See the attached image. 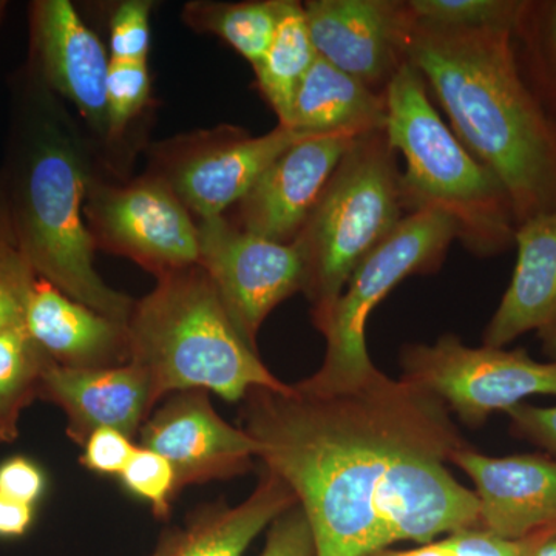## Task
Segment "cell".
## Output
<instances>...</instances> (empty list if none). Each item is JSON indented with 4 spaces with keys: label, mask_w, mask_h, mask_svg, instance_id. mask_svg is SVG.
I'll use <instances>...</instances> for the list:
<instances>
[{
    "label": "cell",
    "mask_w": 556,
    "mask_h": 556,
    "mask_svg": "<svg viewBox=\"0 0 556 556\" xmlns=\"http://www.w3.org/2000/svg\"><path fill=\"white\" fill-rule=\"evenodd\" d=\"M241 402V428L294 493L317 556H368L479 529L477 495L447 467L466 438L415 383L376 368L327 393L255 388Z\"/></svg>",
    "instance_id": "1"
},
{
    "label": "cell",
    "mask_w": 556,
    "mask_h": 556,
    "mask_svg": "<svg viewBox=\"0 0 556 556\" xmlns=\"http://www.w3.org/2000/svg\"><path fill=\"white\" fill-rule=\"evenodd\" d=\"M405 54L450 129L506 190L517 226L556 211V123L522 76L514 31L415 20Z\"/></svg>",
    "instance_id": "2"
},
{
    "label": "cell",
    "mask_w": 556,
    "mask_h": 556,
    "mask_svg": "<svg viewBox=\"0 0 556 556\" xmlns=\"http://www.w3.org/2000/svg\"><path fill=\"white\" fill-rule=\"evenodd\" d=\"M94 177L87 144L60 98L25 65L11 79L5 164L0 172L17 252L36 276L127 324L135 300L109 287L94 269L84 201Z\"/></svg>",
    "instance_id": "3"
},
{
    "label": "cell",
    "mask_w": 556,
    "mask_h": 556,
    "mask_svg": "<svg viewBox=\"0 0 556 556\" xmlns=\"http://www.w3.org/2000/svg\"><path fill=\"white\" fill-rule=\"evenodd\" d=\"M127 328L129 362L148 376L160 402L189 390L241 402L255 388H289L241 338L200 265L156 278L135 302Z\"/></svg>",
    "instance_id": "4"
},
{
    "label": "cell",
    "mask_w": 556,
    "mask_h": 556,
    "mask_svg": "<svg viewBox=\"0 0 556 556\" xmlns=\"http://www.w3.org/2000/svg\"><path fill=\"white\" fill-rule=\"evenodd\" d=\"M386 135L405 161L402 192L408 214L433 208L452 219L456 239L479 257L515 247L506 190L433 108L420 73L405 62L386 90Z\"/></svg>",
    "instance_id": "5"
},
{
    "label": "cell",
    "mask_w": 556,
    "mask_h": 556,
    "mask_svg": "<svg viewBox=\"0 0 556 556\" xmlns=\"http://www.w3.org/2000/svg\"><path fill=\"white\" fill-rule=\"evenodd\" d=\"M402 170L386 130L361 135L298 239L313 324L327 317L357 266L407 217Z\"/></svg>",
    "instance_id": "6"
},
{
    "label": "cell",
    "mask_w": 556,
    "mask_h": 556,
    "mask_svg": "<svg viewBox=\"0 0 556 556\" xmlns=\"http://www.w3.org/2000/svg\"><path fill=\"white\" fill-rule=\"evenodd\" d=\"M455 240V225L442 212L424 208L402 219L357 266L327 317L314 325L327 339V353L321 367L295 386L327 393L371 375L376 367L368 354L365 328L372 311L405 278L441 268Z\"/></svg>",
    "instance_id": "7"
},
{
    "label": "cell",
    "mask_w": 556,
    "mask_h": 556,
    "mask_svg": "<svg viewBox=\"0 0 556 556\" xmlns=\"http://www.w3.org/2000/svg\"><path fill=\"white\" fill-rule=\"evenodd\" d=\"M401 365L402 379L433 394L468 427H481L526 397L556 396V361L538 362L526 350L471 348L452 334L433 345L405 346Z\"/></svg>",
    "instance_id": "8"
},
{
    "label": "cell",
    "mask_w": 556,
    "mask_h": 556,
    "mask_svg": "<svg viewBox=\"0 0 556 556\" xmlns=\"http://www.w3.org/2000/svg\"><path fill=\"white\" fill-rule=\"evenodd\" d=\"M84 217L97 249L129 258L156 278L199 265V223L169 186L148 172L123 185L94 175Z\"/></svg>",
    "instance_id": "9"
},
{
    "label": "cell",
    "mask_w": 556,
    "mask_h": 556,
    "mask_svg": "<svg viewBox=\"0 0 556 556\" xmlns=\"http://www.w3.org/2000/svg\"><path fill=\"white\" fill-rule=\"evenodd\" d=\"M308 137L281 124L262 137L230 126L197 130L156 144L148 174L163 179L195 219L219 217L277 156Z\"/></svg>",
    "instance_id": "10"
},
{
    "label": "cell",
    "mask_w": 556,
    "mask_h": 556,
    "mask_svg": "<svg viewBox=\"0 0 556 556\" xmlns=\"http://www.w3.org/2000/svg\"><path fill=\"white\" fill-rule=\"evenodd\" d=\"M197 223L199 265L233 327L258 351V332L269 314L305 289L299 249L241 229L226 215Z\"/></svg>",
    "instance_id": "11"
},
{
    "label": "cell",
    "mask_w": 556,
    "mask_h": 556,
    "mask_svg": "<svg viewBox=\"0 0 556 556\" xmlns=\"http://www.w3.org/2000/svg\"><path fill=\"white\" fill-rule=\"evenodd\" d=\"M163 401L139 430V445L169 460L179 490L252 470L257 442L218 415L207 391H179Z\"/></svg>",
    "instance_id": "12"
},
{
    "label": "cell",
    "mask_w": 556,
    "mask_h": 556,
    "mask_svg": "<svg viewBox=\"0 0 556 556\" xmlns=\"http://www.w3.org/2000/svg\"><path fill=\"white\" fill-rule=\"evenodd\" d=\"M27 67L54 94L70 102L97 137L109 141L110 54L68 0L30 3Z\"/></svg>",
    "instance_id": "13"
},
{
    "label": "cell",
    "mask_w": 556,
    "mask_h": 556,
    "mask_svg": "<svg viewBox=\"0 0 556 556\" xmlns=\"http://www.w3.org/2000/svg\"><path fill=\"white\" fill-rule=\"evenodd\" d=\"M303 11L317 56L386 93L407 62L405 47L415 24L408 2L309 0Z\"/></svg>",
    "instance_id": "14"
},
{
    "label": "cell",
    "mask_w": 556,
    "mask_h": 556,
    "mask_svg": "<svg viewBox=\"0 0 556 556\" xmlns=\"http://www.w3.org/2000/svg\"><path fill=\"white\" fill-rule=\"evenodd\" d=\"M357 135H313L285 150L237 204L241 229L292 243Z\"/></svg>",
    "instance_id": "15"
},
{
    "label": "cell",
    "mask_w": 556,
    "mask_h": 556,
    "mask_svg": "<svg viewBox=\"0 0 556 556\" xmlns=\"http://www.w3.org/2000/svg\"><path fill=\"white\" fill-rule=\"evenodd\" d=\"M452 464L473 481L479 529L508 541L556 532L555 457H492L468 445Z\"/></svg>",
    "instance_id": "16"
},
{
    "label": "cell",
    "mask_w": 556,
    "mask_h": 556,
    "mask_svg": "<svg viewBox=\"0 0 556 556\" xmlns=\"http://www.w3.org/2000/svg\"><path fill=\"white\" fill-rule=\"evenodd\" d=\"M39 399L64 412L67 437L79 447L101 428L137 438L160 402L148 376L130 362L101 369L65 368L50 362L40 379Z\"/></svg>",
    "instance_id": "17"
},
{
    "label": "cell",
    "mask_w": 556,
    "mask_h": 556,
    "mask_svg": "<svg viewBox=\"0 0 556 556\" xmlns=\"http://www.w3.org/2000/svg\"><path fill=\"white\" fill-rule=\"evenodd\" d=\"M515 247L514 276L482 340L485 346L504 348L536 332L556 361V211L518 225Z\"/></svg>",
    "instance_id": "18"
},
{
    "label": "cell",
    "mask_w": 556,
    "mask_h": 556,
    "mask_svg": "<svg viewBox=\"0 0 556 556\" xmlns=\"http://www.w3.org/2000/svg\"><path fill=\"white\" fill-rule=\"evenodd\" d=\"M25 329L53 364L101 369L129 364V328L36 278Z\"/></svg>",
    "instance_id": "19"
},
{
    "label": "cell",
    "mask_w": 556,
    "mask_h": 556,
    "mask_svg": "<svg viewBox=\"0 0 556 556\" xmlns=\"http://www.w3.org/2000/svg\"><path fill=\"white\" fill-rule=\"evenodd\" d=\"M298 504L280 478L263 468L258 484L237 506L218 500L166 530L149 556H243L255 538Z\"/></svg>",
    "instance_id": "20"
},
{
    "label": "cell",
    "mask_w": 556,
    "mask_h": 556,
    "mask_svg": "<svg viewBox=\"0 0 556 556\" xmlns=\"http://www.w3.org/2000/svg\"><path fill=\"white\" fill-rule=\"evenodd\" d=\"M386 93L372 90L317 58L300 84L287 126L303 134H371L386 130Z\"/></svg>",
    "instance_id": "21"
},
{
    "label": "cell",
    "mask_w": 556,
    "mask_h": 556,
    "mask_svg": "<svg viewBox=\"0 0 556 556\" xmlns=\"http://www.w3.org/2000/svg\"><path fill=\"white\" fill-rule=\"evenodd\" d=\"M317 58L303 3L285 0L273 40L254 68L258 89L281 126H287L300 84Z\"/></svg>",
    "instance_id": "22"
},
{
    "label": "cell",
    "mask_w": 556,
    "mask_h": 556,
    "mask_svg": "<svg viewBox=\"0 0 556 556\" xmlns=\"http://www.w3.org/2000/svg\"><path fill=\"white\" fill-rule=\"evenodd\" d=\"M283 7L285 0H193L186 3L181 20L197 33L217 36L255 68L268 50Z\"/></svg>",
    "instance_id": "23"
},
{
    "label": "cell",
    "mask_w": 556,
    "mask_h": 556,
    "mask_svg": "<svg viewBox=\"0 0 556 556\" xmlns=\"http://www.w3.org/2000/svg\"><path fill=\"white\" fill-rule=\"evenodd\" d=\"M50 362L25 327L0 334V444L20 437L22 412L39 399Z\"/></svg>",
    "instance_id": "24"
},
{
    "label": "cell",
    "mask_w": 556,
    "mask_h": 556,
    "mask_svg": "<svg viewBox=\"0 0 556 556\" xmlns=\"http://www.w3.org/2000/svg\"><path fill=\"white\" fill-rule=\"evenodd\" d=\"M514 40L522 76L556 123V0H526Z\"/></svg>",
    "instance_id": "25"
},
{
    "label": "cell",
    "mask_w": 556,
    "mask_h": 556,
    "mask_svg": "<svg viewBox=\"0 0 556 556\" xmlns=\"http://www.w3.org/2000/svg\"><path fill=\"white\" fill-rule=\"evenodd\" d=\"M408 5L415 20L430 27L515 31L526 0H409Z\"/></svg>",
    "instance_id": "26"
},
{
    "label": "cell",
    "mask_w": 556,
    "mask_h": 556,
    "mask_svg": "<svg viewBox=\"0 0 556 556\" xmlns=\"http://www.w3.org/2000/svg\"><path fill=\"white\" fill-rule=\"evenodd\" d=\"M118 479L127 493L149 504L153 517L161 521L169 519L175 497L181 490L166 457L138 444Z\"/></svg>",
    "instance_id": "27"
},
{
    "label": "cell",
    "mask_w": 556,
    "mask_h": 556,
    "mask_svg": "<svg viewBox=\"0 0 556 556\" xmlns=\"http://www.w3.org/2000/svg\"><path fill=\"white\" fill-rule=\"evenodd\" d=\"M152 93L148 62L110 61L108 78L109 144L118 141L148 109Z\"/></svg>",
    "instance_id": "28"
},
{
    "label": "cell",
    "mask_w": 556,
    "mask_h": 556,
    "mask_svg": "<svg viewBox=\"0 0 556 556\" xmlns=\"http://www.w3.org/2000/svg\"><path fill=\"white\" fill-rule=\"evenodd\" d=\"M556 532L538 533L521 541H508L482 529H467L450 533L408 551L375 552L368 556H527L541 540Z\"/></svg>",
    "instance_id": "29"
},
{
    "label": "cell",
    "mask_w": 556,
    "mask_h": 556,
    "mask_svg": "<svg viewBox=\"0 0 556 556\" xmlns=\"http://www.w3.org/2000/svg\"><path fill=\"white\" fill-rule=\"evenodd\" d=\"M152 9L149 0H127L116 7L110 20V61L148 62Z\"/></svg>",
    "instance_id": "30"
},
{
    "label": "cell",
    "mask_w": 556,
    "mask_h": 556,
    "mask_svg": "<svg viewBox=\"0 0 556 556\" xmlns=\"http://www.w3.org/2000/svg\"><path fill=\"white\" fill-rule=\"evenodd\" d=\"M35 270L20 252L0 255V334L25 327Z\"/></svg>",
    "instance_id": "31"
},
{
    "label": "cell",
    "mask_w": 556,
    "mask_h": 556,
    "mask_svg": "<svg viewBox=\"0 0 556 556\" xmlns=\"http://www.w3.org/2000/svg\"><path fill=\"white\" fill-rule=\"evenodd\" d=\"M134 439L113 428L93 431L83 445L80 466L100 477L118 478L137 450Z\"/></svg>",
    "instance_id": "32"
},
{
    "label": "cell",
    "mask_w": 556,
    "mask_h": 556,
    "mask_svg": "<svg viewBox=\"0 0 556 556\" xmlns=\"http://www.w3.org/2000/svg\"><path fill=\"white\" fill-rule=\"evenodd\" d=\"M260 556H317L308 519L299 504L281 514L269 526Z\"/></svg>",
    "instance_id": "33"
},
{
    "label": "cell",
    "mask_w": 556,
    "mask_h": 556,
    "mask_svg": "<svg viewBox=\"0 0 556 556\" xmlns=\"http://www.w3.org/2000/svg\"><path fill=\"white\" fill-rule=\"evenodd\" d=\"M49 489V478L36 460L11 456L0 463V495L38 507Z\"/></svg>",
    "instance_id": "34"
},
{
    "label": "cell",
    "mask_w": 556,
    "mask_h": 556,
    "mask_svg": "<svg viewBox=\"0 0 556 556\" xmlns=\"http://www.w3.org/2000/svg\"><path fill=\"white\" fill-rule=\"evenodd\" d=\"M506 413L515 437L546 450L556 459V407H535L522 402Z\"/></svg>",
    "instance_id": "35"
},
{
    "label": "cell",
    "mask_w": 556,
    "mask_h": 556,
    "mask_svg": "<svg viewBox=\"0 0 556 556\" xmlns=\"http://www.w3.org/2000/svg\"><path fill=\"white\" fill-rule=\"evenodd\" d=\"M36 507L0 495V540H20L30 532Z\"/></svg>",
    "instance_id": "36"
},
{
    "label": "cell",
    "mask_w": 556,
    "mask_h": 556,
    "mask_svg": "<svg viewBox=\"0 0 556 556\" xmlns=\"http://www.w3.org/2000/svg\"><path fill=\"white\" fill-rule=\"evenodd\" d=\"M13 252H17L16 237H14L5 189L0 179V255L13 254Z\"/></svg>",
    "instance_id": "37"
},
{
    "label": "cell",
    "mask_w": 556,
    "mask_h": 556,
    "mask_svg": "<svg viewBox=\"0 0 556 556\" xmlns=\"http://www.w3.org/2000/svg\"><path fill=\"white\" fill-rule=\"evenodd\" d=\"M527 556H556V533L541 540Z\"/></svg>",
    "instance_id": "38"
},
{
    "label": "cell",
    "mask_w": 556,
    "mask_h": 556,
    "mask_svg": "<svg viewBox=\"0 0 556 556\" xmlns=\"http://www.w3.org/2000/svg\"><path fill=\"white\" fill-rule=\"evenodd\" d=\"M7 9H9V2L0 0V24H2L3 17H5Z\"/></svg>",
    "instance_id": "39"
}]
</instances>
